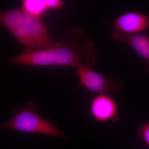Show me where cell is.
Masks as SVG:
<instances>
[{
    "label": "cell",
    "instance_id": "6da1fadb",
    "mask_svg": "<svg viewBox=\"0 0 149 149\" xmlns=\"http://www.w3.org/2000/svg\"><path fill=\"white\" fill-rule=\"evenodd\" d=\"M96 48L93 40L79 27L63 32L49 47L24 52L8 62L35 66H63L76 68L95 64Z\"/></svg>",
    "mask_w": 149,
    "mask_h": 149
},
{
    "label": "cell",
    "instance_id": "7a4b0ae2",
    "mask_svg": "<svg viewBox=\"0 0 149 149\" xmlns=\"http://www.w3.org/2000/svg\"><path fill=\"white\" fill-rule=\"evenodd\" d=\"M23 10L21 18L9 31L22 45L25 52L42 49L52 45L55 40L42 17Z\"/></svg>",
    "mask_w": 149,
    "mask_h": 149
},
{
    "label": "cell",
    "instance_id": "3957f363",
    "mask_svg": "<svg viewBox=\"0 0 149 149\" xmlns=\"http://www.w3.org/2000/svg\"><path fill=\"white\" fill-rule=\"evenodd\" d=\"M37 109L35 103L28 102L15 111L10 120L1 125V130L12 129L65 139L64 134L52 122L37 114Z\"/></svg>",
    "mask_w": 149,
    "mask_h": 149
},
{
    "label": "cell",
    "instance_id": "277c9868",
    "mask_svg": "<svg viewBox=\"0 0 149 149\" xmlns=\"http://www.w3.org/2000/svg\"><path fill=\"white\" fill-rule=\"evenodd\" d=\"M75 68L80 81L78 88H87L99 95H108L118 93L122 88V81L119 78H107L85 65H79Z\"/></svg>",
    "mask_w": 149,
    "mask_h": 149
},
{
    "label": "cell",
    "instance_id": "5b68a950",
    "mask_svg": "<svg viewBox=\"0 0 149 149\" xmlns=\"http://www.w3.org/2000/svg\"><path fill=\"white\" fill-rule=\"evenodd\" d=\"M103 21L113 24L112 29L128 34L142 33L149 29V14L137 11L123 14L114 20L103 17Z\"/></svg>",
    "mask_w": 149,
    "mask_h": 149
},
{
    "label": "cell",
    "instance_id": "8992f818",
    "mask_svg": "<svg viewBox=\"0 0 149 149\" xmlns=\"http://www.w3.org/2000/svg\"><path fill=\"white\" fill-rule=\"evenodd\" d=\"M89 110L96 121L100 123L118 120V108L116 102L110 95H98L90 103Z\"/></svg>",
    "mask_w": 149,
    "mask_h": 149
},
{
    "label": "cell",
    "instance_id": "52a82bcc",
    "mask_svg": "<svg viewBox=\"0 0 149 149\" xmlns=\"http://www.w3.org/2000/svg\"><path fill=\"white\" fill-rule=\"evenodd\" d=\"M110 36L116 42L124 43L131 47L146 61L144 70L149 72V36L143 33L128 34L113 29Z\"/></svg>",
    "mask_w": 149,
    "mask_h": 149
},
{
    "label": "cell",
    "instance_id": "ba28073f",
    "mask_svg": "<svg viewBox=\"0 0 149 149\" xmlns=\"http://www.w3.org/2000/svg\"><path fill=\"white\" fill-rule=\"evenodd\" d=\"M21 7L27 12L41 17L49 10L45 1L24 0Z\"/></svg>",
    "mask_w": 149,
    "mask_h": 149
},
{
    "label": "cell",
    "instance_id": "9c48e42d",
    "mask_svg": "<svg viewBox=\"0 0 149 149\" xmlns=\"http://www.w3.org/2000/svg\"><path fill=\"white\" fill-rule=\"evenodd\" d=\"M139 137L149 147V123H145L138 128Z\"/></svg>",
    "mask_w": 149,
    "mask_h": 149
},
{
    "label": "cell",
    "instance_id": "30bf717a",
    "mask_svg": "<svg viewBox=\"0 0 149 149\" xmlns=\"http://www.w3.org/2000/svg\"><path fill=\"white\" fill-rule=\"evenodd\" d=\"M49 9H58L64 6V2L61 0H45Z\"/></svg>",
    "mask_w": 149,
    "mask_h": 149
}]
</instances>
